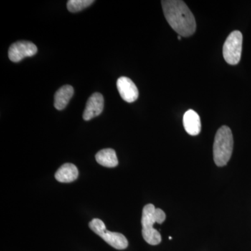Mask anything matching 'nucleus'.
Wrapping results in <instances>:
<instances>
[{
    "mask_svg": "<svg viewBox=\"0 0 251 251\" xmlns=\"http://www.w3.org/2000/svg\"><path fill=\"white\" fill-rule=\"evenodd\" d=\"M90 229L102 238L107 244L117 250H124L128 247V242L125 235L119 232L107 230L103 221L94 219L89 224Z\"/></svg>",
    "mask_w": 251,
    "mask_h": 251,
    "instance_id": "3",
    "label": "nucleus"
},
{
    "mask_svg": "<svg viewBox=\"0 0 251 251\" xmlns=\"http://www.w3.org/2000/svg\"><path fill=\"white\" fill-rule=\"evenodd\" d=\"M173 239V238H172L171 237H169V239H170V240H171V239Z\"/></svg>",
    "mask_w": 251,
    "mask_h": 251,
    "instance_id": "16",
    "label": "nucleus"
},
{
    "mask_svg": "<svg viewBox=\"0 0 251 251\" xmlns=\"http://www.w3.org/2000/svg\"><path fill=\"white\" fill-rule=\"evenodd\" d=\"M181 39V36H178V39H179V40H180V39Z\"/></svg>",
    "mask_w": 251,
    "mask_h": 251,
    "instance_id": "15",
    "label": "nucleus"
},
{
    "mask_svg": "<svg viewBox=\"0 0 251 251\" xmlns=\"http://www.w3.org/2000/svg\"><path fill=\"white\" fill-rule=\"evenodd\" d=\"M142 234L145 242L150 245H158L161 242V234L156 229L151 230H142Z\"/></svg>",
    "mask_w": 251,
    "mask_h": 251,
    "instance_id": "14",
    "label": "nucleus"
},
{
    "mask_svg": "<svg viewBox=\"0 0 251 251\" xmlns=\"http://www.w3.org/2000/svg\"><path fill=\"white\" fill-rule=\"evenodd\" d=\"M233 151V135L227 126H223L218 130L214 138V160L219 167L226 166Z\"/></svg>",
    "mask_w": 251,
    "mask_h": 251,
    "instance_id": "2",
    "label": "nucleus"
},
{
    "mask_svg": "<svg viewBox=\"0 0 251 251\" xmlns=\"http://www.w3.org/2000/svg\"><path fill=\"white\" fill-rule=\"evenodd\" d=\"M242 43L243 36L241 31H233L227 36L223 49V54L227 64L236 65L240 62Z\"/></svg>",
    "mask_w": 251,
    "mask_h": 251,
    "instance_id": "4",
    "label": "nucleus"
},
{
    "mask_svg": "<svg viewBox=\"0 0 251 251\" xmlns=\"http://www.w3.org/2000/svg\"><path fill=\"white\" fill-rule=\"evenodd\" d=\"M74 93V88L71 85H64L59 89L54 94V105L55 108L58 110L65 108Z\"/></svg>",
    "mask_w": 251,
    "mask_h": 251,
    "instance_id": "11",
    "label": "nucleus"
},
{
    "mask_svg": "<svg viewBox=\"0 0 251 251\" xmlns=\"http://www.w3.org/2000/svg\"><path fill=\"white\" fill-rule=\"evenodd\" d=\"M96 161L102 166L115 168L118 165L116 152L112 149H104L96 154Z\"/></svg>",
    "mask_w": 251,
    "mask_h": 251,
    "instance_id": "12",
    "label": "nucleus"
},
{
    "mask_svg": "<svg viewBox=\"0 0 251 251\" xmlns=\"http://www.w3.org/2000/svg\"><path fill=\"white\" fill-rule=\"evenodd\" d=\"M183 124L188 134L196 136L201 133V117L194 110H189L186 112L183 117Z\"/></svg>",
    "mask_w": 251,
    "mask_h": 251,
    "instance_id": "9",
    "label": "nucleus"
},
{
    "mask_svg": "<svg viewBox=\"0 0 251 251\" xmlns=\"http://www.w3.org/2000/svg\"><path fill=\"white\" fill-rule=\"evenodd\" d=\"M37 51V47L33 43L18 41L10 46L8 55L11 62H19L25 57H32Z\"/></svg>",
    "mask_w": 251,
    "mask_h": 251,
    "instance_id": "5",
    "label": "nucleus"
},
{
    "mask_svg": "<svg viewBox=\"0 0 251 251\" xmlns=\"http://www.w3.org/2000/svg\"><path fill=\"white\" fill-rule=\"evenodd\" d=\"M104 108V99L101 94L94 93L87 100L85 111L83 112V119L89 121L94 117L99 116L103 112Z\"/></svg>",
    "mask_w": 251,
    "mask_h": 251,
    "instance_id": "8",
    "label": "nucleus"
},
{
    "mask_svg": "<svg viewBox=\"0 0 251 251\" xmlns=\"http://www.w3.org/2000/svg\"><path fill=\"white\" fill-rule=\"evenodd\" d=\"M117 90L123 100L133 103L138 98L139 92L134 82L127 77H121L117 81Z\"/></svg>",
    "mask_w": 251,
    "mask_h": 251,
    "instance_id": "7",
    "label": "nucleus"
},
{
    "mask_svg": "<svg viewBox=\"0 0 251 251\" xmlns=\"http://www.w3.org/2000/svg\"><path fill=\"white\" fill-rule=\"evenodd\" d=\"M77 176L78 170L72 163H65L55 173V179L61 183L72 182L77 179Z\"/></svg>",
    "mask_w": 251,
    "mask_h": 251,
    "instance_id": "10",
    "label": "nucleus"
},
{
    "mask_svg": "<svg viewBox=\"0 0 251 251\" xmlns=\"http://www.w3.org/2000/svg\"><path fill=\"white\" fill-rule=\"evenodd\" d=\"M94 2V0H69L67 2V9L70 12L76 13L88 7Z\"/></svg>",
    "mask_w": 251,
    "mask_h": 251,
    "instance_id": "13",
    "label": "nucleus"
},
{
    "mask_svg": "<svg viewBox=\"0 0 251 251\" xmlns=\"http://www.w3.org/2000/svg\"><path fill=\"white\" fill-rule=\"evenodd\" d=\"M166 215L161 209H157L152 204L144 206L142 216L143 230H151L154 224H161L166 221Z\"/></svg>",
    "mask_w": 251,
    "mask_h": 251,
    "instance_id": "6",
    "label": "nucleus"
},
{
    "mask_svg": "<svg viewBox=\"0 0 251 251\" xmlns=\"http://www.w3.org/2000/svg\"><path fill=\"white\" fill-rule=\"evenodd\" d=\"M161 4L167 21L179 36L188 37L194 34L196 20L184 1L163 0Z\"/></svg>",
    "mask_w": 251,
    "mask_h": 251,
    "instance_id": "1",
    "label": "nucleus"
}]
</instances>
